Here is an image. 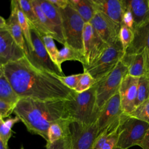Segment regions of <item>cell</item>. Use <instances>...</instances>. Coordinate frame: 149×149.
<instances>
[{"instance_id": "cell-15", "label": "cell", "mask_w": 149, "mask_h": 149, "mask_svg": "<svg viewBox=\"0 0 149 149\" xmlns=\"http://www.w3.org/2000/svg\"><path fill=\"white\" fill-rule=\"evenodd\" d=\"M95 10L122 26L123 13L126 10L124 0H91Z\"/></svg>"}, {"instance_id": "cell-20", "label": "cell", "mask_w": 149, "mask_h": 149, "mask_svg": "<svg viewBox=\"0 0 149 149\" xmlns=\"http://www.w3.org/2000/svg\"><path fill=\"white\" fill-rule=\"evenodd\" d=\"M121 61L127 66V74L136 77L149 75L144 52L130 55L125 54Z\"/></svg>"}, {"instance_id": "cell-12", "label": "cell", "mask_w": 149, "mask_h": 149, "mask_svg": "<svg viewBox=\"0 0 149 149\" xmlns=\"http://www.w3.org/2000/svg\"><path fill=\"white\" fill-rule=\"evenodd\" d=\"M125 114L118 92L111 97L100 110L96 122L98 134L108 126L120 120Z\"/></svg>"}, {"instance_id": "cell-2", "label": "cell", "mask_w": 149, "mask_h": 149, "mask_svg": "<svg viewBox=\"0 0 149 149\" xmlns=\"http://www.w3.org/2000/svg\"><path fill=\"white\" fill-rule=\"evenodd\" d=\"M13 113L24 125L27 131L40 136L47 142L50 126L61 120L70 119L65 108V100L20 98Z\"/></svg>"}, {"instance_id": "cell-40", "label": "cell", "mask_w": 149, "mask_h": 149, "mask_svg": "<svg viewBox=\"0 0 149 149\" xmlns=\"http://www.w3.org/2000/svg\"><path fill=\"white\" fill-rule=\"evenodd\" d=\"M139 147H140L142 149H149V129L147 131L145 136Z\"/></svg>"}, {"instance_id": "cell-30", "label": "cell", "mask_w": 149, "mask_h": 149, "mask_svg": "<svg viewBox=\"0 0 149 149\" xmlns=\"http://www.w3.org/2000/svg\"><path fill=\"white\" fill-rule=\"evenodd\" d=\"M133 39V30L125 25L122 24L119 33V40L122 44L125 52L132 42Z\"/></svg>"}, {"instance_id": "cell-6", "label": "cell", "mask_w": 149, "mask_h": 149, "mask_svg": "<svg viewBox=\"0 0 149 149\" xmlns=\"http://www.w3.org/2000/svg\"><path fill=\"white\" fill-rule=\"evenodd\" d=\"M149 129V123L125 115L119 128L116 147L128 149L133 146H139Z\"/></svg>"}, {"instance_id": "cell-44", "label": "cell", "mask_w": 149, "mask_h": 149, "mask_svg": "<svg viewBox=\"0 0 149 149\" xmlns=\"http://www.w3.org/2000/svg\"><path fill=\"white\" fill-rule=\"evenodd\" d=\"M148 6H149V0H148Z\"/></svg>"}, {"instance_id": "cell-5", "label": "cell", "mask_w": 149, "mask_h": 149, "mask_svg": "<svg viewBox=\"0 0 149 149\" xmlns=\"http://www.w3.org/2000/svg\"><path fill=\"white\" fill-rule=\"evenodd\" d=\"M119 40L109 46L101 56L90 66L83 67V72L88 73L97 82L111 72L125 55Z\"/></svg>"}, {"instance_id": "cell-8", "label": "cell", "mask_w": 149, "mask_h": 149, "mask_svg": "<svg viewBox=\"0 0 149 149\" xmlns=\"http://www.w3.org/2000/svg\"><path fill=\"white\" fill-rule=\"evenodd\" d=\"M30 32L33 49L29 51L25 55L28 61L34 68L39 70L50 73L56 76H63L62 70L49 57L42 38L37 30L31 27Z\"/></svg>"}, {"instance_id": "cell-26", "label": "cell", "mask_w": 149, "mask_h": 149, "mask_svg": "<svg viewBox=\"0 0 149 149\" xmlns=\"http://www.w3.org/2000/svg\"><path fill=\"white\" fill-rule=\"evenodd\" d=\"M20 121L17 116L9 118L6 120L0 118V141L5 145L8 146V141L12 136V128L13 125Z\"/></svg>"}, {"instance_id": "cell-35", "label": "cell", "mask_w": 149, "mask_h": 149, "mask_svg": "<svg viewBox=\"0 0 149 149\" xmlns=\"http://www.w3.org/2000/svg\"><path fill=\"white\" fill-rule=\"evenodd\" d=\"M119 126L114 129L110 132L101 149H114L116 147Z\"/></svg>"}, {"instance_id": "cell-19", "label": "cell", "mask_w": 149, "mask_h": 149, "mask_svg": "<svg viewBox=\"0 0 149 149\" xmlns=\"http://www.w3.org/2000/svg\"><path fill=\"white\" fill-rule=\"evenodd\" d=\"M17 0H12L11 1L10 14L6 20V29L19 47L23 50L26 55L27 53V47L22 30L17 19Z\"/></svg>"}, {"instance_id": "cell-14", "label": "cell", "mask_w": 149, "mask_h": 149, "mask_svg": "<svg viewBox=\"0 0 149 149\" xmlns=\"http://www.w3.org/2000/svg\"><path fill=\"white\" fill-rule=\"evenodd\" d=\"M139 77L127 74L123 79L119 93L122 108L123 112L130 115L135 109V102L137 97Z\"/></svg>"}, {"instance_id": "cell-21", "label": "cell", "mask_w": 149, "mask_h": 149, "mask_svg": "<svg viewBox=\"0 0 149 149\" xmlns=\"http://www.w3.org/2000/svg\"><path fill=\"white\" fill-rule=\"evenodd\" d=\"M70 119H65L52 124L48 130V141L52 143L70 136Z\"/></svg>"}, {"instance_id": "cell-13", "label": "cell", "mask_w": 149, "mask_h": 149, "mask_svg": "<svg viewBox=\"0 0 149 149\" xmlns=\"http://www.w3.org/2000/svg\"><path fill=\"white\" fill-rule=\"evenodd\" d=\"M25 54L11 36L6 27L0 29V66L17 61Z\"/></svg>"}, {"instance_id": "cell-1", "label": "cell", "mask_w": 149, "mask_h": 149, "mask_svg": "<svg viewBox=\"0 0 149 149\" xmlns=\"http://www.w3.org/2000/svg\"><path fill=\"white\" fill-rule=\"evenodd\" d=\"M0 69L20 98L66 100L74 91L56 76L34 68L25 56L0 66Z\"/></svg>"}, {"instance_id": "cell-22", "label": "cell", "mask_w": 149, "mask_h": 149, "mask_svg": "<svg viewBox=\"0 0 149 149\" xmlns=\"http://www.w3.org/2000/svg\"><path fill=\"white\" fill-rule=\"evenodd\" d=\"M67 61H76L80 62L83 65V66L87 65V61L83 51L74 49L65 45L59 51L56 65L61 69H62V63Z\"/></svg>"}, {"instance_id": "cell-24", "label": "cell", "mask_w": 149, "mask_h": 149, "mask_svg": "<svg viewBox=\"0 0 149 149\" xmlns=\"http://www.w3.org/2000/svg\"><path fill=\"white\" fill-rule=\"evenodd\" d=\"M20 99L3 72L0 69V100L16 105Z\"/></svg>"}, {"instance_id": "cell-32", "label": "cell", "mask_w": 149, "mask_h": 149, "mask_svg": "<svg viewBox=\"0 0 149 149\" xmlns=\"http://www.w3.org/2000/svg\"><path fill=\"white\" fill-rule=\"evenodd\" d=\"M129 116L149 123V99L137 106Z\"/></svg>"}, {"instance_id": "cell-7", "label": "cell", "mask_w": 149, "mask_h": 149, "mask_svg": "<svg viewBox=\"0 0 149 149\" xmlns=\"http://www.w3.org/2000/svg\"><path fill=\"white\" fill-rule=\"evenodd\" d=\"M127 66L120 61L107 76L97 82V104L100 111L105 104L119 92L121 83L127 74Z\"/></svg>"}, {"instance_id": "cell-18", "label": "cell", "mask_w": 149, "mask_h": 149, "mask_svg": "<svg viewBox=\"0 0 149 149\" xmlns=\"http://www.w3.org/2000/svg\"><path fill=\"white\" fill-rule=\"evenodd\" d=\"M126 9L132 13L134 29L147 26L149 23L148 0H124Z\"/></svg>"}, {"instance_id": "cell-9", "label": "cell", "mask_w": 149, "mask_h": 149, "mask_svg": "<svg viewBox=\"0 0 149 149\" xmlns=\"http://www.w3.org/2000/svg\"><path fill=\"white\" fill-rule=\"evenodd\" d=\"M72 149H94L98 134L97 123L84 125L72 121L70 124Z\"/></svg>"}, {"instance_id": "cell-34", "label": "cell", "mask_w": 149, "mask_h": 149, "mask_svg": "<svg viewBox=\"0 0 149 149\" xmlns=\"http://www.w3.org/2000/svg\"><path fill=\"white\" fill-rule=\"evenodd\" d=\"M45 147L46 149H72L70 135L52 143H47Z\"/></svg>"}, {"instance_id": "cell-38", "label": "cell", "mask_w": 149, "mask_h": 149, "mask_svg": "<svg viewBox=\"0 0 149 149\" xmlns=\"http://www.w3.org/2000/svg\"><path fill=\"white\" fill-rule=\"evenodd\" d=\"M122 24L125 25L127 27L133 30L134 28V19L131 12L126 9L122 18Z\"/></svg>"}, {"instance_id": "cell-31", "label": "cell", "mask_w": 149, "mask_h": 149, "mask_svg": "<svg viewBox=\"0 0 149 149\" xmlns=\"http://www.w3.org/2000/svg\"><path fill=\"white\" fill-rule=\"evenodd\" d=\"M41 37L49 57L51 58V60L56 65L57 58L59 51L54 41V39L52 36L49 35H44Z\"/></svg>"}, {"instance_id": "cell-29", "label": "cell", "mask_w": 149, "mask_h": 149, "mask_svg": "<svg viewBox=\"0 0 149 149\" xmlns=\"http://www.w3.org/2000/svg\"><path fill=\"white\" fill-rule=\"evenodd\" d=\"M149 99V75L139 77L135 107Z\"/></svg>"}, {"instance_id": "cell-43", "label": "cell", "mask_w": 149, "mask_h": 149, "mask_svg": "<svg viewBox=\"0 0 149 149\" xmlns=\"http://www.w3.org/2000/svg\"><path fill=\"white\" fill-rule=\"evenodd\" d=\"M20 149H24V148H23V147H21V148H20Z\"/></svg>"}, {"instance_id": "cell-36", "label": "cell", "mask_w": 149, "mask_h": 149, "mask_svg": "<svg viewBox=\"0 0 149 149\" xmlns=\"http://www.w3.org/2000/svg\"><path fill=\"white\" fill-rule=\"evenodd\" d=\"M81 73L72 74L68 76H59L57 77L65 86H66V87L72 90H74L81 77Z\"/></svg>"}, {"instance_id": "cell-17", "label": "cell", "mask_w": 149, "mask_h": 149, "mask_svg": "<svg viewBox=\"0 0 149 149\" xmlns=\"http://www.w3.org/2000/svg\"><path fill=\"white\" fill-rule=\"evenodd\" d=\"M134 39L125 54L144 52L146 65L149 72V23L143 27L133 30Z\"/></svg>"}, {"instance_id": "cell-42", "label": "cell", "mask_w": 149, "mask_h": 149, "mask_svg": "<svg viewBox=\"0 0 149 149\" xmlns=\"http://www.w3.org/2000/svg\"><path fill=\"white\" fill-rule=\"evenodd\" d=\"M114 149H120V148H118V147H115Z\"/></svg>"}, {"instance_id": "cell-11", "label": "cell", "mask_w": 149, "mask_h": 149, "mask_svg": "<svg viewBox=\"0 0 149 149\" xmlns=\"http://www.w3.org/2000/svg\"><path fill=\"white\" fill-rule=\"evenodd\" d=\"M89 23L109 46L113 45L119 40V33L121 25L115 22L104 14L95 11Z\"/></svg>"}, {"instance_id": "cell-10", "label": "cell", "mask_w": 149, "mask_h": 149, "mask_svg": "<svg viewBox=\"0 0 149 149\" xmlns=\"http://www.w3.org/2000/svg\"><path fill=\"white\" fill-rule=\"evenodd\" d=\"M83 44V52L87 61V65L85 66H90L96 61L109 47L90 23H86L84 26Z\"/></svg>"}, {"instance_id": "cell-23", "label": "cell", "mask_w": 149, "mask_h": 149, "mask_svg": "<svg viewBox=\"0 0 149 149\" xmlns=\"http://www.w3.org/2000/svg\"><path fill=\"white\" fill-rule=\"evenodd\" d=\"M18 3L20 9L27 18L30 26L36 30L40 36L47 35L40 23L30 0H18Z\"/></svg>"}, {"instance_id": "cell-16", "label": "cell", "mask_w": 149, "mask_h": 149, "mask_svg": "<svg viewBox=\"0 0 149 149\" xmlns=\"http://www.w3.org/2000/svg\"><path fill=\"white\" fill-rule=\"evenodd\" d=\"M41 9L52 24L55 34V40L65 45L63 36L62 19L59 9L52 4L48 0H37Z\"/></svg>"}, {"instance_id": "cell-4", "label": "cell", "mask_w": 149, "mask_h": 149, "mask_svg": "<svg viewBox=\"0 0 149 149\" xmlns=\"http://www.w3.org/2000/svg\"><path fill=\"white\" fill-rule=\"evenodd\" d=\"M59 10L65 45L83 51V35L85 22L69 4L63 9H59Z\"/></svg>"}, {"instance_id": "cell-3", "label": "cell", "mask_w": 149, "mask_h": 149, "mask_svg": "<svg viewBox=\"0 0 149 149\" xmlns=\"http://www.w3.org/2000/svg\"><path fill=\"white\" fill-rule=\"evenodd\" d=\"M97 83L88 90L77 93L75 91L65 100V108L69 118L84 125L97 122L100 110L97 104Z\"/></svg>"}, {"instance_id": "cell-27", "label": "cell", "mask_w": 149, "mask_h": 149, "mask_svg": "<svg viewBox=\"0 0 149 149\" xmlns=\"http://www.w3.org/2000/svg\"><path fill=\"white\" fill-rule=\"evenodd\" d=\"M31 3L33 7V9L38 17L41 25L44 29L47 35H49L52 37V38L55 40V34L54 33V28L46 17L45 15L41 9L40 5L37 0H30Z\"/></svg>"}, {"instance_id": "cell-39", "label": "cell", "mask_w": 149, "mask_h": 149, "mask_svg": "<svg viewBox=\"0 0 149 149\" xmlns=\"http://www.w3.org/2000/svg\"><path fill=\"white\" fill-rule=\"evenodd\" d=\"M52 4L59 9H63L69 5V0H48Z\"/></svg>"}, {"instance_id": "cell-37", "label": "cell", "mask_w": 149, "mask_h": 149, "mask_svg": "<svg viewBox=\"0 0 149 149\" xmlns=\"http://www.w3.org/2000/svg\"><path fill=\"white\" fill-rule=\"evenodd\" d=\"M15 107V105L0 100V118L5 119L9 117L12 113L13 112Z\"/></svg>"}, {"instance_id": "cell-33", "label": "cell", "mask_w": 149, "mask_h": 149, "mask_svg": "<svg viewBox=\"0 0 149 149\" xmlns=\"http://www.w3.org/2000/svg\"><path fill=\"white\" fill-rule=\"evenodd\" d=\"M96 83V80L88 73L83 72L81 73V77L74 91L79 93L84 92L93 87Z\"/></svg>"}, {"instance_id": "cell-41", "label": "cell", "mask_w": 149, "mask_h": 149, "mask_svg": "<svg viewBox=\"0 0 149 149\" xmlns=\"http://www.w3.org/2000/svg\"><path fill=\"white\" fill-rule=\"evenodd\" d=\"M0 149H9L8 146L5 145L2 141H0Z\"/></svg>"}, {"instance_id": "cell-28", "label": "cell", "mask_w": 149, "mask_h": 149, "mask_svg": "<svg viewBox=\"0 0 149 149\" xmlns=\"http://www.w3.org/2000/svg\"><path fill=\"white\" fill-rule=\"evenodd\" d=\"M17 19H18L19 24L21 27V29L22 30V31L26 40V42L27 47V52H28L29 51H31L33 49L32 41H31V32H30L31 27L27 18L26 17L23 12L20 9L19 5V3L17 5Z\"/></svg>"}, {"instance_id": "cell-25", "label": "cell", "mask_w": 149, "mask_h": 149, "mask_svg": "<svg viewBox=\"0 0 149 149\" xmlns=\"http://www.w3.org/2000/svg\"><path fill=\"white\" fill-rule=\"evenodd\" d=\"M69 3L86 23L91 21L95 13L91 0H69Z\"/></svg>"}]
</instances>
